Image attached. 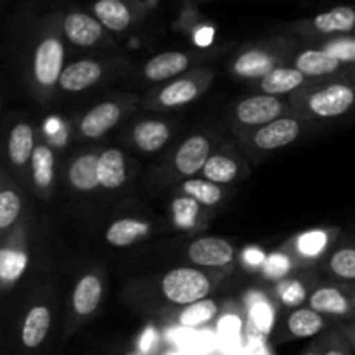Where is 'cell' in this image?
Returning a JSON list of instances; mask_svg holds the SVG:
<instances>
[{
    "label": "cell",
    "mask_w": 355,
    "mask_h": 355,
    "mask_svg": "<svg viewBox=\"0 0 355 355\" xmlns=\"http://www.w3.org/2000/svg\"><path fill=\"white\" fill-rule=\"evenodd\" d=\"M311 80L293 68L291 64H284L270 71L269 75L263 76L260 82L253 83L257 89V94H266V96H276V97H290L295 92L305 87Z\"/></svg>",
    "instance_id": "cell-30"
},
{
    "label": "cell",
    "mask_w": 355,
    "mask_h": 355,
    "mask_svg": "<svg viewBox=\"0 0 355 355\" xmlns=\"http://www.w3.org/2000/svg\"><path fill=\"white\" fill-rule=\"evenodd\" d=\"M64 68V42L58 30H49L38 38L30 61V87L38 101L47 103L54 97Z\"/></svg>",
    "instance_id": "cell-3"
},
{
    "label": "cell",
    "mask_w": 355,
    "mask_h": 355,
    "mask_svg": "<svg viewBox=\"0 0 355 355\" xmlns=\"http://www.w3.org/2000/svg\"><path fill=\"white\" fill-rule=\"evenodd\" d=\"M92 10L94 16L111 33H123L135 21L134 10L125 0H97Z\"/></svg>",
    "instance_id": "cell-35"
},
{
    "label": "cell",
    "mask_w": 355,
    "mask_h": 355,
    "mask_svg": "<svg viewBox=\"0 0 355 355\" xmlns=\"http://www.w3.org/2000/svg\"><path fill=\"white\" fill-rule=\"evenodd\" d=\"M61 31L66 42H69L75 47L90 49L104 40L106 28L101 24V21L96 16L75 10V12L66 14L61 24Z\"/></svg>",
    "instance_id": "cell-24"
},
{
    "label": "cell",
    "mask_w": 355,
    "mask_h": 355,
    "mask_svg": "<svg viewBox=\"0 0 355 355\" xmlns=\"http://www.w3.org/2000/svg\"><path fill=\"white\" fill-rule=\"evenodd\" d=\"M173 135L172 121L159 120V118H144L128 128L127 144L135 151L144 155H155L162 151Z\"/></svg>",
    "instance_id": "cell-22"
},
{
    "label": "cell",
    "mask_w": 355,
    "mask_h": 355,
    "mask_svg": "<svg viewBox=\"0 0 355 355\" xmlns=\"http://www.w3.org/2000/svg\"><path fill=\"white\" fill-rule=\"evenodd\" d=\"M30 182L40 198H51L55 184V151L47 141H38L30 163Z\"/></svg>",
    "instance_id": "cell-27"
},
{
    "label": "cell",
    "mask_w": 355,
    "mask_h": 355,
    "mask_svg": "<svg viewBox=\"0 0 355 355\" xmlns=\"http://www.w3.org/2000/svg\"><path fill=\"white\" fill-rule=\"evenodd\" d=\"M315 286H318V281H315L314 270L302 269L291 276L284 277V279L277 281V283H272L270 295L281 309L291 311V309L307 305L309 297Z\"/></svg>",
    "instance_id": "cell-23"
},
{
    "label": "cell",
    "mask_w": 355,
    "mask_h": 355,
    "mask_svg": "<svg viewBox=\"0 0 355 355\" xmlns=\"http://www.w3.org/2000/svg\"><path fill=\"white\" fill-rule=\"evenodd\" d=\"M179 193L184 196L193 198L194 201L205 208H215L218 205L224 203L225 196H227V189L224 186L210 182V180L203 179V177H193V179H186L180 182Z\"/></svg>",
    "instance_id": "cell-36"
},
{
    "label": "cell",
    "mask_w": 355,
    "mask_h": 355,
    "mask_svg": "<svg viewBox=\"0 0 355 355\" xmlns=\"http://www.w3.org/2000/svg\"><path fill=\"white\" fill-rule=\"evenodd\" d=\"M297 270H302V267L298 266L293 255L284 246H281L276 252L267 253L266 262H263L262 269H260V276L266 281H269V283H277V281L291 276Z\"/></svg>",
    "instance_id": "cell-38"
},
{
    "label": "cell",
    "mask_w": 355,
    "mask_h": 355,
    "mask_svg": "<svg viewBox=\"0 0 355 355\" xmlns=\"http://www.w3.org/2000/svg\"><path fill=\"white\" fill-rule=\"evenodd\" d=\"M340 331H342L343 336L349 340L350 347H352V350L355 352V321L343 322V324L340 326Z\"/></svg>",
    "instance_id": "cell-42"
},
{
    "label": "cell",
    "mask_w": 355,
    "mask_h": 355,
    "mask_svg": "<svg viewBox=\"0 0 355 355\" xmlns=\"http://www.w3.org/2000/svg\"><path fill=\"white\" fill-rule=\"evenodd\" d=\"M326 274L340 283L355 284V245H343L331 250L322 260Z\"/></svg>",
    "instance_id": "cell-37"
},
{
    "label": "cell",
    "mask_w": 355,
    "mask_h": 355,
    "mask_svg": "<svg viewBox=\"0 0 355 355\" xmlns=\"http://www.w3.org/2000/svg\"><path fill=\"white\" fill-rule=\"evenodd\" d=\"M200 59H203V55L196 54V52L193 54V52L184 51H166L148 59L141 66V71L137 76L144 83H151L155 87L162 85V83L170 82L177 76L186 75Z\"/></svg>",
    "instance_id": "cell-15"
},
{
    "label": "cell",
    "mask_w": 355,
    "mask_h": 355,
    "mask_svg": "<svg viewBox=\"0 0 355 355\" xmlns=\"http://www.w3.org/2000/svg\"><path fill=\"white\" fill-rule=\"evenodd\" d=\"M238 250L231 241L215 236H201L189 243L186 259L193 267L207 270H231Z\"/></svg>",
    "instance_id": "cell-16"
},
{
    "label": "cell",
    "mask_w": 355,
    "mask_h": 355,
    "mask_svg": "<svg viewBox=\"0 0 355 355\" xmlns=\"http://www.w3.org/2000/svg\"><path fill=\"white\" fill-rule=\"evenodd\" d=\"M293 30L302 37L312 38L315 42L355 35V7L336 6L326 12L318 14L312 19L295 24Z\"/></svg>",
    "instance_id": "cell-12"
},
{
    "label": "cell",
    "mask_w": 355,
    "mask_h": 355,
    "mask_svg": "<svg viewBox=\"0 0 355 355\" xmlns=\"http://www.w3.org/2000/svg\"><path fill=\"white\" fill-rule=\"evenodd\" d=\"M142 99L134 94H121L94 104L76 121V139L80 141H99L116 128L132 111L141 106Z\"/></svg>",
    "instance_id": "cell-5"
},
{
    "label": "cell",
    "mask_w": 355,
    "mask_h": 355,
    "mask_svg": "<svg viewBox=\"0 0 355 355\" xmlns=\"http://www.w3.org/2000/svg\"><path fill=\"white\" fill-rule=\"evenodd\" d=\"M318 47L328 52L331 58H335L336 61H340L347 68L355 64V35L328 38L324 42H319Z\"/></svg>",
    "instance_id": "cell-39"
},
{
    "label": "cell",
    "mask_w": 355,
    "mask_h": 355,
    "mask_svg": "<svg viewBox=\"0 0 355 355\" xmlns=\"http://www.w3.org/2000/svg\"><path fill=\"white\" fill-rule=\"evenodd\" d=\"M113 62L101 61V59H78L66 64L59 80L58 92L62 94H80L92 87L99 85L111 71Z\"/></svg>",
    "instance_id": "cell-20"
},
{
    "label": "cell",
    "mask_w": 355,
    "mask_h": 355,
    "mask_svg": "<svg viewBox=\"0 0 355 355\" xmlns=\"http://www.w3.org/2000/svg\"><path fill=\"white\" fill-rule=\"evenodd\" d=\"M58 300L40 297L31 302L17 322V350L21 355H42L52 336Z\"/></svg>",
    "instance_id": "cell-7"
},
{
    "label": "cell",
    "mask_w": 355,
    "mask_h": 355,
    "mask_svg": "<svg viewBox=\"0 0 355 355\" xmlns=\"http://www.w3.org/2000/svg\"><path fill=\"white\" fill-rule=\"evenodd\" d=\"M227 272L229 270H207L193 266L175 267L162 274L151 288L142 286V291L153 295V300L159 307H166L163 312L175 311L210 298Z\"/></svg>",
    "instance_id": "cell-2"
},
{
    "label": "cell",
    "mask_w": 355,
    "mask_h": 355,
    "mask_svg": "<svg viewBox=\"0 0 355 355\" xmlns=\"http://www.w3.org/2000/svg\"><path fill=\"white\" fill-rule=\"evenodd\" d=\"M153 232V225L144 218L123 217L111 222L104 231V239L114 248H128L132 245L144 241Z\"/></svg>",
    "instance_id": "cell-32"
},
{
    "label": "cell",
    "mask_w": 355,
    "mask_h": 355,
    "mask_svg": "<svg viewBox=\"0 0 355 355\" xmlns=\"http://www.w3.org/2000/svg\"><path fill=\"white\" fill-rule=\"evenodd\" d=\"M307 305L335 322L355 321V284H318L309 297Z\"/></svg>",
    "instance_id": "cell-11"
},
{
    "label": "cell",
    "mask_w": 355,
    "mask_h": 355,
    "mask_svg": "<svg viewBox=\"0 0 355 355\" xmlns=\"http://www.w3.org/2000/svg\"><path fill=\"white\" fill-rule=\"evenodd\" d=\"M293 113L290 101L284 97L266 96V94H253L238 101L229 111V120L234 134L253 130L262 125L270 123L281 116Z\"/></svg>",
    "instance_id": "cell-8"
},
{
    "label": "cell",
    "mask_w": 355,
    "mask_h": 355,
    "mask_svg": "<svg viewBox=\"0 0 355 355\" xmlns=\"http://www.w3.org/2000/svg\"><path fill=\"white\" fill-rule=\"evenodd\" d=\"M266 259H267V253L263 252L260 246H246L241 253L243 266L248 267V269L252 270H259V272L260 269H262Z\"/></svg>",
    "instance_id": "cell-41"
},
{
    "label": "cell",
    "mask_w": 355,
    "mask_h": 355,
    "mask_svg": "<svg viewBox=\"0 0 355 355\" xmlns=\"http://www.w3.org/2000/svg\"><path fill=\"white\" fill-rule=\"evenodd\" d=\"M99 155L101 151H83L73 156L66 168V182L73 191L90 194L101 189L99 184Z\"/></svg>",
    "instance_id": "cell-26"
},
{
    "label": "cell",
    "mask_w": 355,
    "mask_h": 355,
    "mask_svg": "<svg viewBox=\"0 0 355 355\" xmlns=\"http://www.w3.org/2000/svg\"><path fill=\"white\" fill-rule=\"evenodd\" d=\"M288 101L305 121L342 120L355 113V83L347 75L311 80Z\"/></svg>",
    "instance_id": "cell-1"
},
{
    "label": "cell",
    "mask_w": 355,
    "mask_h": 355,
    "mask_svg": "<svg viewBox=\"0 0 355 355\" xmlns=\"http://www.w3.org/2000/svg\"><path fill=\"white\" fill-rule=\"evenodd\" d=\"M170 215L172 224L177 231L194 234L207 227L208 224V208L201 207L193 198L177 194L170 203Z\"/></svg>",
    "instance_id": "cell-31"
},
{
    "label": "cell",
    "mask_w": 355,
    "mask_h": 355,
    "mask_svg": "<svg viewBox=\"0 0 355 355\" xmlns=\"http://www.w3.org/2000/svg\"><path fill=\"white\" fill-rule=\"evenodd\" d=\"M248 166L239 156H236L232 151L218 149V151H214V155L205 163L200 177L225 187L236 180H241L243 177L248 175Z\"/></svg>",
    "instance_id": "cell-28"
},
{
    "label": "cell",
    "mask_w": 355,
    "mask_h": 355,
    "mask_svg": "<svg viewBox=\"0 0 355 355\" xmlns=\"http://www.w3.org/2000/svg\"><path fill=\"white\" fill-rule=\"evenodd\" d=\"M322 343H324L322 355H354V350L352 347H350L349 340L343 336L340 328L326 333V335L322 336Z\"/></svg>",
    "instance_id": "cell-40"
},
{
    "label": "cell",
    "mask_w": 355,
    "mask_h": 355,
    "mask_svg": "<svg viewBox=\"0 0 355 355\" xmlns=\"http://www.w3.org/2000/svg\"><path fill=\"white\" fill-rule=\"evenodd\" d=\"M340 236L338 227H314L295 234L284 248L293 255L302 269L322 262L331 253L333 245Z\"/></svg>",
    "instance_id": "cell-13"
},
{
    "label": "cell",
    "mask_w": 355,
    "mask_h": 355,
    "mask_svg": "<svg viewBox=\"0 0 355 355\" xmlns=\"http://www.w3.org/2000/svg\"><path fill=\"white\" fill-rule=\"evenodd\" d=\"M218 312H220V304L214 298H205V300L191 304L187 307L163 312V314H165V318H168V321L180 326V328L200 329L211 324L217 319Z\"/></svg>",
    "instance_id": "cell-34"
},
{
    "label": "cell",
    "mask_w": 355,
    "mask_h": 355,
    "mask_svg": "<svg viewBox=\"0 0 355 355\" xmlns=\"http://www.w3.org/2000/svg\"><path fill=\"white\" fill-rule=\"evenodd\" d=\"M305 123L307 121L291 113L259 128L236 134V137L248 155L263 156L295 144L304 134Z\"/></svg>",
    "instance_id": "cell-6"
},
{
    "label": "cell",
    "mask_w": 355,
    "mask_h": 355,
    "mask_svg": "<svg viewBox=\"0 0 355 355\" xmlns=\"http://www.w3.org/2000/svg\"><path fill=\"white\" fill-rule=\"evenodd\" d=\"M125 355H146V354H142L139 349H132V350H128V352Z\"/></svg>",
    "instance_id": "cell-45"
},
{
    "label": "cell",
    "mask_w": 355,
    "mask_h": 355,
    "mask_svg": "<svg viewBox=\"0 0 355 355\" xmlns=\"http://www.w3.org/2000/svg\"><path fill=\"white\" fill-rule=\"evenodd\" d=\"M333 322L311 309L309 305L304 307L291 309L286 311L283 315L277 328L274 331L277 343L290 342V340H302V338H311V336L321 335L326 328H329Z\"/></svg>",
    "instance_id": "cell-19"
},
{
    "label": "cell",
    "mask_w": 355,
    "mask_h": 355,
    "mask_svg": "<svg viewBox=\"0 0 355 355\" xmlns=\"http://www.w3.org/2000/svg\"><path fill=\"white\" fill-rule=\"evenodd\" d=\"M293 68L304 73L309 80H321V78H331V76L347 75L349 68L343 66L342 62L336 61L335 58L324 52L322 49H304V51L297 52L291 58L290 62Z\"/></svg>",
    "instance_id": "cell-25"
},
{
    "label": "cell",
    "mask_w": 355,
    "mask_h": 355,
    "mask_svg": "<svg viewBox=\"0 0 355 355\" xmlns=\"http://www.w3.org/2000/svg\"><path fill=\"white\" fill-rule=\"evenodd\" d=\"M23 194L19 187L9 179L7 170H2V186H0V232L2 238L9 236L19 225L23 215Z\"/></svg>",
    "instance_id": "cell-33"
},
{
    "label": "cell",
    "mask_w": 355,
    "mask_h": 355,
    "mask_svg": "<svg viewBox=\"0 0 355 355\" xmlns=\"http://www.w3.org/2000/svg\"><path fill=\"white\" fill-rule=\"evenodd\" d=\"M322 350H324V343H322V338L318 340V342L311 343L309 345V349L305 350L302 355H322Z\"/></svg>",
    "instance_id": "cell-43"
},
{
    "label": "cell",
    "mask_w": 355,
    "mask_h": 355,
    "mask_svg": "<svg viewBox=\"0 0 355 355\" xmlns=\"http://www.w3.org/2000/svg\"><path fill=\"white\" fill-rule=\"evenodd\" d=\"M347 76H349L350 82L355 83V64H354V66H350L349 71H347Z\"/></svg>",
    "instance_id": "cell-44"
},
{
    "label": "cell",
    "mask_w": 355,
    "mask_h": 355,
    "mask_svg": "<svg viewBox=\"0 0 355 355\" xmlns=\"http://www.w3.org/2000/svg\"><path fill=\"white\" fill-rule=\"evenodd\" d=\"M104 298V272L103 269H92L82 274L75 283L69 297V314L66 321L64 335H71L80 326L99 312Z\"/></svg>",
    "instance_id": "cell-9"
},
{
    "label": "cell",
    "mask_w": 355,
    "mask_h": 355,
    "mask_svg": "<svg viewBox=\"0 0 355 355\" xmlns=\"http://www.w3.org/2000/svg\"><path fill=\"white\" fill-rule=\"evenodd\" d=\"M214 139L207 134H193L184 139L172 155V170L180 179L200 177L205 163L214 155Z\"/></svg>",
    "instance_id": "cell-18"
},
{
    "label": "cell",
    "mask_w": 355,
    "mask_h": 355,
    "mask_svg": "<svg viewBox=\"0 0 355 355\" xmlns=\"http://www.w3.org/2000/svg\"><path fill=\"white\" fill-rule=\"evenodd\" d=\"M99 184L103 191H118L130 179V162L118 148H104L99 155Z\"/></svg>",
    "instance_id": "cell-29"
},
{
    "label": "cell",
    "mask_w": 355,
    "mask_h": 355,
    "mask_svg": "<svg viewBox=\"0 0 355 355\" xmlns=\"http://www.w3.org/2000/svg\"><path fill=\"white\" fill-rule=\"evenodd\" d=\"M291 58L293 55L288 54V49L279 45H252L232 59L229 69L234 78L257 83L276 68L291 62Z\"/></svg>",
    "instance_id": "cell-10"
},
{
    "label": "cell",
    "mask_w": 355,
    "mask_h": 355,
    "mask_svg": "<svg viewBox=\"0 0 355 355\" xmlns=\"http://www.w3.org/2000/svg\"><path fill=\"white\" fill-rule=\"evenodd\" d=\"M215 78L210 68H196L170 82L156 85L142 97L141 106L148 111H173L189 106L200 99Z\"/></svg>",
    "instance_id": "cell-4"
},
{
    "label": "cell",
    "mask_w": 355,
    "mask_h": 355,
    "mask_svg": "<svg viewBox=\"0 0 355 355\" xmlns=\"http://www.w3.org/2000/svg\"><path fill=\"white\" fill-rule=\"evenodd\" d=\"M281 307L272 295L252 290L245 295V314L248 331L259 338L272 335L279 322Z\"/></svg>",
    "instance_id": "cell-21"
},
{
    "label": "cell",
    "mask_w": 355,
    "mask_h": 355,
    "mask_svg": "<svg viewBox=\"0 0 355 355\" xmlns=\"http://www.w3.org/2000/svg\"><path fill=\"white\" fill-rule=\"evenodd\" d=\"M37 135L30 121H16L10 127L6 141L7 166L12 172L14 179L21 184H28L30 180V163L37 148Z\"/></svg>",
    "instance_id": "cell-14"
},
{
    "label": "cell",
    "mask_w": 355,
    "mask_h": 355,
    "mask_svg": "<svg viewBox=\"0 0 355 355\" xmlns=\"http://www.w3.org/2000/svg\"><path fill=\"white\" fill-rule=\"evenodd\" d=\"M30 266V250L24 238V224H19L9 236L2 238L0 248V283L2 290L10 291L24 276Z\"/></svg>",
    "instance_id": "cell-17"
}]
</instances>
